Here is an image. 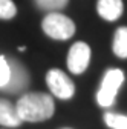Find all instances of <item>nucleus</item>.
<instances>
[{
    "mask_svg": "<svg viewBox=\"0 0 127 129\" xmlns=\"http://www.w3.org/2000/svg\"><path fill=\"white\" fill-rule=\"evenodd\" d=\"M15 109L22 121L38 123L51 118L55 112L52 95L44 92H26L15 103Z\"/></svg>",
    "mask_w": 127,
    "mask_h": 129,
    "instance_id": "f257e3e1",
    "label": "nucleus"
},
{
    "mask_svg": "<svg viewBox=\"0 0 127 129\" xmlns=\"http://www.w3.org/2000/svg\"><path fill=\"white\" fill-rule=\"evenodd\" d=\"M43 32L54 40H69L75 34V23L58 11L49 12L41 22Z\"/></svg>",
    "mask_w": 127,
    "mask_h": 129,
    "instance_id": "f03ea898",
    "label": "nucleus"
},
{
    "mask_svg": "<svg viewBox=\"0 0 127 129\" xmlns=\"http://www.w3.org/2000/svg\"><path fill=\"white\" fill-rule=\"evenodd\" d=\"M122 83H124V72L121 69H118V68L107 69L104 77H103L101 86L97 92L98 105L103 108L112 106L116 100V94H118Z\"/></svg>",
    "mask_w": 127,
    "mask_h": 129,
    "instance_id": "7ed1b4c3",
    "label": "nucleus"
},
{
    "mask_svg": "<svg viewBox=\"0 0 127 129\" xmlns=\"http://www.w3.org/2000/svg\"><path fill=\"white\" fill-rule=\"evenodd\" d=\"M46 83L51 89L52 95L58 97L61 100H69L75 94V85L74 82L65 74L61 69H49L46 74Z\"/></svg>",
    "mask_w": 127,
    "mask_h": 129,
    "instance_id": "20e7f679",
    "label": "nucleus"
},
{
    "mask_svg": "<svg viewBox=\"0 0 127 129\" xmlns=\"http://www.w3.org/2000/svg\"><path fill=\"white\" fill-rule=\"evenodd\" d=\"M8 64H9V80L2 89L11 94H19L29 86L31 80L29 72L25 68V64H22L15 58H8Z\"/></svg>",
    "mask_w": 127,
    "mask_h": 129,
    "instance_id": "39448f33",
    "label": "nucleus"
},
{
    "mask_svg": "<svg viewBox=\"0 0 127 129\" xmlns=\"http://www.w3.org/2000/svg\"><path fill=\"white\" fill-rule=\"evenodd\" d=\"M90 63V48L84 42H75L68 54V68L72 74H83Z\"/></svg>",
    "mask_w": 127,
    "mask_h": 129,
    "instance_id": "423d86ee",
    "label": "nucleus"
},
{
    "mask_svg": "<svg viewBox=\"0 0 127 129\" xmlns=\"http://www.w3.org/2000/svg\"><path fill=\"white\" fill-rule=\"evenodd\" d=\"M122 0H98L97 12L106 22H115L122 14Z\"/></svg>",
    "mask_w": 127,
    "mask_h": 129,
    "instance_id": "0eeeda50",
    "label": "nucleus"
},
{
    "mask_svg": "<svg viewBox=\"0 0 127 129\" xmlns=\"http://www.w3.org/2000/svg\"><path fill=\"white\" fill-rule=\"evenodd\" d=\"M23 121L20 120L15 105L6 99H0V124L6 127H17Z\"/></svg>",
    "mask_w": 127,
    "mask_h": 129,
    "instance_id": "6e6552de",
    "label": "nucleus"
},
{
    "mask_svg": "<svg viewBox=\"0 0 127 129\" xmlns=\"http://www.w3.org/2000/svg\"><path fill=\"white\" fill-rule=\"evenodd\" d=\"M113 54L119 58H127V26H119L113 36Z\"/></svg>",
    "mask_w": 127,
    "mask_h": 129,
    "instance_id": "1a4fd4ad",
    "label": "nucleus"
},
{
    "mask_svg": "<svg viewBox=\"0 0 127 129\" xmlns=\"http://www.w3.org/2000/svg\"><path fill=\"white\" fill-rule=\"evenodd\" d=\"M104 121L112 129H127V115L115 114V112H106Z\"/></svg>",
    "mask_w": 127,
    "mask_h": 129,
    "instance_id": "9d476101",
    "label": "nucleus"
},
{
    "mask_svg": "<svg viewBox=\"0 0 127 129\" xmlns=\"http://www.w3.org/2000/svg\"><path fill=\"white\" fill-rule=\"evenodd\" d=\"M34 2L43 11L55 12V11H60V9L65 8L69 3V0H34Z\"/></svg>",
    "mask_w": 127,
    "mask_h": 129,
    "instance_id": "9b49d317",
    "label": "nucleus"
},
{
    "mask_svg": "<svg viewBox=\"0 0 127 129\" xmlns=\"http://www.w3.org/2000/svg\"><path fill=\"white\" fill-rule=\"evenodd\" d=\"M17 15V6L12 0H0V20H11Z\"/></svg>",
    "mask_w": 127,
    "mask_h": 129,
    "instance_id": "f8f14e48",
    "label": "nucleus"
},
{
    "mask_svg": "<svg viewBox=\"0 0 127 129\" xmlns=\"http://www.w3.org/2000/svg\"><path fill=\"white\" fill-rule=\"evenodd\" d=\"M9 80V64H8V58H5L3 55H0V89H2Z\"/></svg>",
    "mask_w": 127,
    "mask_h": 129,
    "instance_id": "ddd939ff",
    "label": "nucleus"
}]
</instances>
